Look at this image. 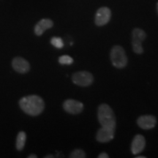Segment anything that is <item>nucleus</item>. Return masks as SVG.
<instances>
[{"instance_id": "nucleus-18", "label": "nucleus", "mask_w": 158, "mask_h": 158, "mask_svg": "<svg viewBox=\"0 0 158 158\" xmlns=\"http://www.w3.org/2000/svg\"><path fill=\"white\" fill-rule=\"evenodd\" d=\"M37 156L35 155H30L29 156H28V158H37Z\"/></svg>"}, {"instance_id": "nucleus-8", "label": "nucleus", "mask_w": 158, "mask_h": 158, "mask_svg": "<svg viewBox=\"0 0 158 158\" xmlns=\"http://www.w3.org/2000/svg\"><path fill=\"white\" fill-rule=\"evenodd\" d=\"M115 129L106 127H102L98 130L96 135L97 141L100 143H107L113 139Z\"/></svg>"}, {"instance_id": "nucleus-11", "label": "nucleus", "mask_w": 158, "mask_h": 158, "mask_svg": "<svg viewBox=\"0 0 158 158\" xmlns=\"http://www.w3.org/2000/svg\"><path fill=\"white\" fill-rule=\"evenodd\" d=\"M146 146V140L142 135H136L131 144V152L133 155H138L143 152Z\"/></svg>"}, {"instance_id": "nucleus-21", "label": "nucleus", "mask_w": 158, "mask_h": 158, "mask_svg": "<svg viewBox=\"0 0 158 158\" xmlns=\"http://www.w3.org/2000/svg\"><path fill=\"white\" fill-rule=\"evenodd\" d=\"M157 14H158V2H157Z\"/></svg>"}, {"instance_id": "nucleus-4", "label": "nucleus", "mask_w": 158, "mask_h": 158, "mask_svg": "<svg viewBox=\"0 0 158 158\" xmlns=\"http://www.w3.org/2000/svg\"><path fill=\"white\" fill-rule=\"evenodd\" d=\"M147 38V34L141 29L135 28L132 32V46L133 50L135 54H141L143 53L142 42Z\"/></svg>"}, {"instance_id": "nucleus-10", "label": "nucleus", "mask_w": 158, "mask_h": 158, "mask_svg": "<svg viewBox=\"0 0 158 158\" xmlns=\"http://www.w3.org/2000/svg\"><path fill=\"white\" fill-rule=\"evenodd\" d=\"M137 124L141 129L150 130L155 127L157 119L152 115H143L138 118Z\"/></svg>"}, {"instance_id": "nucleus-15", "label": "nucleus", "mask_w": 158, "mask_h": 158, "mask_svg": "<svg viewBox=\"0 0 158 158\" xmlns=\"http://www.w3.org/2000/svg\"><path fill=\"white\" fill-rule=\"evenodd\" d=\"M59 62L63 65H70L73 63V59L68 55H63L59 58Z\"/></svg>"}, {"instance_id": "nucleus-12", "label": "nucleus", "mask_w": 158, "mask_h": 158, "mask_svg": "<svg viewBox=\"0 0 158 158\" xmlns=\"http://www.w3.org/2000/svg\"><path fill=\"white\" fill-rule=\"evenodd\" d=\"M53 26H54V22H53L52 20L49 19H41L35 25L34 29L35 34L37 36H41L45 32V31L52 28Z\"/></svg>"}, {"instance_id": "nucleus-14", "label": "nucleus", "mask_w": 158, "mask_h": 158, "mask_svg": "<svg viewBox=\"0 0 158 158\" xmlns=\"http://www.w3.org/2000/svg\"><path fill=\"white\" fill-rule=\"evenodd\" d=\"M51 44L55 48L59 49L62 48L64 47V42H63L62 39L59 37H53L51 39Z\"/></svg>"}, {"instance_id": "nucleus-19", "label": "nucleus", "mask_w": 158, "mask_h": 158, "mask_svg": "<svg viewBox=\"0 0 158 158\" xmlns=\"http://www.w3.org/2000/svg\"><path fill=\"white\" fill-rule=\"evenodd\" d=\"M53 157H54V155H47V156H45V158H53Z\"/></svg>"}, {"instance_id": "nucleus-6", "label": "nucleus", "mask_w": 158, "mask_h": 158, "mask_svg": "<svg viewBox=\"0 0 158 158\" xmlns=\"http://www.w3.org/2000/svg\"><path fill=\"white\" fill-rule=\"evenodd\" d=\"M111 11L107 7H102L98 10L94 17V23L98 27H103L109 22Z\"/></svg>"}, {"instance_id": "nucleus-13", "label": "nucleus", "mask_w": 158, "mask_h": 158, "mask_svg": "<svg viewBox=\"0 0 158 158\" xmlns=\"http://www.w3.org/2000/svg\"><path fill=\"white\" fill-rule=\"evenodd\" d=\"M26 140H27V134H26L25 132H19V134L17 135L16 143H15V147H16L18 151H22L23 149V148L25 147Z\"/></svg>"}, {"instance_id": "nucleus-1", "label": "nucleus", "mask_w": 158, "mask_h": 158, "mask_svg": "<svg viewBox=\"0 0 158 158\" xmlns=\"http://www.w3.org/2000/svg\"><path fill=\"white\" fill-rule=\"evenodd\" d=\"M19 106L28 115L38 116L44 110L45 102L40 97L29 95L23 97L19 100Z\"/></svg>"}, {"instance_id": "nucleus-16", "label": "nucleus", "mask_w": 158, "mask_h": 158, "mask_svg": "<svg viewBox=\"0 0 158 158\" xmlns=\"http://www.w3.org/2000/svg\"><path fill=\"white\" fill-rule=\"evenodd\" d=\"M70 158H85L86 157V154L82 149H75L71 152L70 155Z\"/></svg>"}, {"instance_id": "nucleus-17", "label": "nucleus", "mask_w": 158, "mask_h": 158, "mask_svg": "<svg viewBox=\"0 0 158 158\" xmlns=\"http://www.w3.org/2000/svg\"><path fill=\"white\" fill-rule=\"evenodd\" d=\"M108 157H109V156H108V154L106 152H102L98 155V158H108Z\"/></svg>"}, {"instance_id": "nucleus-20", "label": "nucleus", "mask_w": 158, "mask_h": 158, "mask_svg": "<svg viewBox=\"0 0 158 158\" xmlns=\"http://www.w3.org/2000/svg\"><path fill=\"white\" fill-rule=\"evenodd\" d=\"M136 158H146V157H144V156H138Z\"/></svg>"}, {"instance_id": "nucleus-7", "label": "nucleus", "mask_w": 158, "mask_h": 158, "mask_svg": "<svg viewBox=\"0 0 158 158\" xmlns=\"http://www.w3.org/2000/svg\"><path fill=\"white\" fill-rule=\"evenodd\" d=\"M63 108L68 114H78L84 110V104L78 100L68 99L63 102Z\"/></svg>"}, {"instance_id": "nucleus-3", "label": "nucleus", "mask_w": 158, "mask_h": 158, "mask_svg": "<svg viewBox=\"0 0 158 158\" xmlns=\"http://www.w3.org/2000/svg\"><path fill=\"white\" fill-rule=\"evenodd\" d=\"M110 56L112 64L116 68H124L127 64V57L125 51L120 45H115L111 48Z\"/></svg>"}, {"instance_id": "nucleus-5", "label": "nucleus", "mask_w": 158, "mask_h": 158, "mask_svg": "<svg viewBox=\"0 0 158 158\" xmlns=\"http://www.w3.org/2000/svg\"><path fill=\"white\" fill-rule=\"evenodd\" d=\"M72 81L78 86H88L93 83L94 77L91 73L87 71H79L73 75Z\"/></svg>"}, {"instance_id": "nucleus-9", "label": "nucleus", "mask_w": 158, "mask_h": 158, "mask_svg": "<svg viewBox=\"0 0 158 158\" xmlns=\"http://www.w3.org/2000/svg\"><path fill=\"white\" fill-rule=\"evenodd\" d=\"M12 67L17 73L24 74L30 70V64L22 57H15L12 61Z\"/></svg>"}, {"instance_id": "nucleus-2", "label": "nucleus", "mask_w": 158, "mask_h": 158, "mask_svg": "<svg viewBox=\"0 0 158 158\" xmlns=\"http://www.w3.org/2000/svg\"><path fill=\"white\" fill-rule=\"evenodd\" d=\"M98 121L102 127L116 129V117L113 110L106 103L100 105L98 110Z\"/></svg>"}]
</instances>
